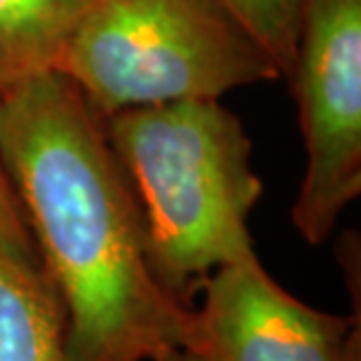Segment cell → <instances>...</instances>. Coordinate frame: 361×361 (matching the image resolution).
Listing matches in <instances>:
<instances>
[{
  "label": "cell",
  "mask_w": 361,
  "mask_h": 361,
  "mask_svg": "<svg viewBox=\"0 0 361 361\" xmlns=\"http://www.w3.org/2000/svg\"><path fill=\"white\" fill-rule=\"evenodd\" d=\"M0 162L63 305L68 361L200 352L195 307L150 270L139 204L104 118L63 73L0 97Z\"/></svg>",
  "instance_id": "obj_1"
},
{
  "label": "cell",
  "mask_w": 361,
  "mask_h": 361,
  "mask_svg": "<svg viewBox=\"0 0 361 361\" xmlns=\"http://www.w3.org/2000/svg\"><path fill=\"white\" fill-rule=\"evenodd\" d=\"M104 129L139 204L150 270L174 298L190 305L214 270L256 256L247 223L263 180L221 99L127 108Z\"/></svg>",
  "instance_id": "obj_2"
},
{
  "label": "cell",
  "mask_w": 361,
  "mask_h": 361,
  "mask_svg": "<svg viewBox=\"0 0 361 361\" xmlns=\"http://www.w3.org/2000/svg\"><path fill=\"white\" fill-rule=\"evenodd\" d=\"M59 73L101 118L281 78L219 0H87Z\"/></svg>",
  "instance_id": "obj_3"
},
{
  "label": "cell",
  "mask_w": 361,
  "mask_h": 361,
  "mask_svg": "<svg viewBox=\"0 0 361 361\" xmlns=\"http://www.w3.org/2000/svg\"><path fill=\"white\" fill-rule=\"evenodd\" d=\"M286 80L307 155L291 221L319 247L361 192V0H307Z\"/></svg>",
  "instance_id": "obj_4"
},
{
  "label": "cell",
  "mask_w": 361,
  "mask_h": 361,
  "mask_svg": "<svg viewBox=\"0 0 361 361\" xmlns=\"http://www.w3.org/2000/svg\"><path fill=\"white\" fill-rule=\"evenodd\" d=\"M195 310L212 361H361L359 312L329 314L274 281L258 254L214 270Z\"/></svg>",
  "instance_id": "obj_5"
},
{
  "label": "cell",
  "mask_w": 361,
  "mask_h": 361,
  "mask_svg": "<svg viewBox=\"0 0 361 361\" xmlns=\"http://www.w3.org/2000/svg\"><path fill=\"white\" fill-rule=\"evenodd\" d=\"M87 0H0V97L59 71Z\"/></svg>",
  "instance_id": "obj_6"
},
{
  "label": "cell",
  "mask_w": 361,
  "mask_h": 361,
  "mask_svg": "<svg viewBox=\"0 0 361 361\" xmlns=\"http://www.w3.org/2000/svg\"><path fill=\"white\" fill-rule=\"evenodd\" d=\"M0 361H68L66 314L52 281L3 256Z\"/></svg>",
  "instance_id": "obj_7"
},
{
  "label": "cell",
  "mask_w": 361,
  "mask_h": 361,
  "mask_svg": "<svg viewBox=\"0 0 361 361\" xmlns=\"http://www.w3.org/2000/svg\"><path fill=\"white\" fill-rule=\"evenodd\" d=\"M219 3L263 47V52L279 68L281 78H288L307 0H219Z\"/></svg>",
  "instance_id": "obj_8"
},
{
  "label": "cell",
  "mask_w": 361,
  "mask_h": 361,
  "mask_svg": "<svg viewBox=\"0 0 361 361\" xmlns=\"http://www.w3.org/2000/svg\"><path fill=\"white\" fill-rule=\"evenodd\" d=\"M0 256L26 270L45 272L21 204L3 169V162H0Z\"/></svg>",
  "instance_id": "obj_9"
},
{
  "label": "cell",
  "mask_w": 361,
  "mask_h": 361,
  "mask_svg": "<svg viewBox=\"0 0 361 361\" xmlns=\"http://www.w3.org/2000/svg\"><path fill=\"white\" fill-rule=\"evenodd\" d=\"M155 361H212V359L202 355V352H192V350H169Z\"/></svg>",
  "instance_id": "obj_10"
}]
</instances>
